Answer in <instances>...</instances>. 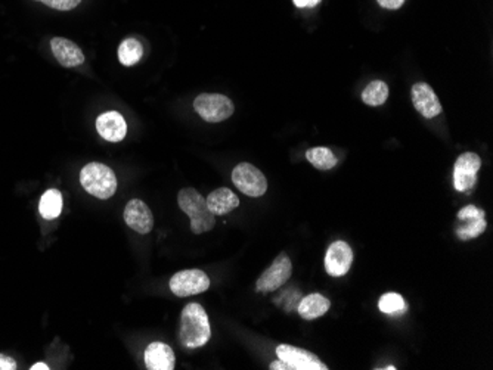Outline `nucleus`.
I'll return each instance as SVG.
<instances>
[{
    "label": "nucleus",
    "instance_id": "obj_1",
    "mask_svg": "<svg viewBox=\"0 0 493 370\" xmlns=\"http://www.w3.org/2000/svg\"><path fill=\"white\" fill-rule=\"evenodd\" d=\"M211 338L210 320L205 310L198 303H191L182 310L179 339L186 348H200L209 343Z\"/></svg>",
    "mask_w": 493,
    "mask_h": 370
},
{
    "label": "nucleus",
    "instance_id": "obj_2",
    "mask_svg": "<svg viewBox=\"0 0 493 370\" xmlns=\"http://www.w3.org/2000/svg\"><path fill=\"white\" fill-rule=\"evenodd\" d=\"M177 202H179L181 210L190 217L191 230L196 235H201L214 227V214L207 207V201L198 190L192 188L182 189L177 195Z\"/></svg>",
    "mask_w": 493,
    "mask_h": 370
},
{
    "label": "nucleus",
    "instance_id": "obj_3",
    "mask_svg": "<svg viewBox=\"0 0 493 370\" xmlns=\"http://www.w3.org/2000/svg\"><path fill=\"white\" fill-rule=\"evenodd\" d=\"M83 189L100 199H110L117 190V177L114 171L105 164L91 162L80 171Z\"/></svg>",
    "mask_w": 493,
    "mask_h": 370
},
{
    "label": "nucleus",
    "instance_id": "obj_4",
    "mask_svg": "<svg viewBox=\"0 0 493 370\" xmlns=\"http://www.w3.org/2000/svg\"><path fill=\"white\" fill-rule=\"evenodd\" d=\"M194 110L207 123H220L233 114V103L219 93H203L195 97Z\"/></svg>",
    "mask_w": 493,
    "mask_h": 370
},
{
    "label": "nucleus",
    "instance_id": "obj_5",
    "mask_svg": "<svg viewBox=\"0 0 493 370\" xmlns=\"http://www.w3.org/2000/svg\"><path fill=\"white\" fill-rule=\"evenodd\" d=\"M232 182L236 189L251 198L263 197L266 190H268V180H266L264 174L249 162H241L236 165L232 171Z\"/></svg>",
    "mask_w": 493,
    "mask_h": 370
},
{
    "label": "nucleus",
    "instance_id": "obj_6",
    "mask_svg": "<svg viewBox=\"0 0 493 370\" xmlns=\"http://www.w3.org/2000/svg\"><path fill=\"white\" fill-rule=\"evenodd\" d=\"M210 288V279L203 270H182L170 279V291L176 297L186 298L198 295Z\"/></svg>",
    "mask_w": 493,
    "mask_h": 370
},
{
    "label": "nucleus",
    "instance_id": "obj_7",
    "mask_svg": "<svg viewBox=\"0 0 493 370\" xmlns=\"http://www.w3.org/2000/svg\"><path fill=\"white\" fill-rule=\"evenodd\" d=\"M293 264L290 257L281 252L272 262V266L263 271V275L255 282L257 292H273L279 289L291 278Z\"/></svg>",
    "mask_w": 493,
    "mask_h": 370
},
{
    "label": "nucleus",
    "instance_id": "obj_8",
    "mask_svg": "<svg viewBox=\"0 0 493 370\" xmlns=\"http://www.w3.org/2000/svg\"><path fill=\"white\" fill-rule=\"evenodd\" d=\"M481 167V160L474 152H466L458 157L453 165V186L458 192H467L476 186L477 173Z\"/></svg>",
    "mask_w": 493,
    "mask_h": 370
},
{
    "label": "nucleus",
    "instance_id": "obj_9",
    "mask_svg": "<svg viewBox=\"0 0 493 370\" xmlns=\"http://www.w3.org/2000/svg\"><path fill=\"white\" fill-rule=\"evenodd\" d=\"M276 356H278V358L282 360V362L290 365V367L293 370H327L328 369L313 353L308 352V349L294 347V345L281 344L279 347H276Z\"/></svg>",
    "mask_w": 493,
    "mask_h": 370
},
{
    "label": "nucleus",
    "instance_id": "obj_10",
    "mask_svg": "<svg viewBox=\"0 0 493 370\" xmlns=\"http://www.w3.org/2000/svg\"><path fill=\"white\" fill-rule=\"evenodd\" d=\"M353 262V251L347 242H332L325 256V270L332 278H341L347 273Z\"/></svg>",
    "mask_w": 493,
    "mask_h": 370
},
{
    "label": "nucleus",
    "instance_id": "obj_11",
    "mask_svg": "<svg viewBox=\"0 0 493 370\" xmlns=\"http://www.w3.org/2000/svg\"><path fill=\"white\" fill-rule=\"evenodd\" d=\"M458 220L461 225L457 227V236L461 241H470L480 236L486 230L485 211L476 206H467L458 212Z\"/></svg>",
    "mask_w": 493,
    "mask_h": 370
},
{
    "label": "nucleus",
    "instance_id": "obj_12",
    "mask_svg": "<svg viewBox=\"0 0 493 370\" xmlns=\"http://www.w3.org/2000/svg\"><path fill=\"white\" fill-rule=\"evenodd\" d=\"M124 221L126 225L135 232L146 235L154 227V216L150 207L141 199H132L127 202L124 208Z\"/></svg>",
    "mask_w": 493,
    "mask_h": 370
},
{
    "label": "nucleus",
    "instance_id": "obj_13",
    "mask_svg": "<svg viewBox=\"0 0 493 370\" xmlns=\"http://www.w3.org/2000/svg\"><path fill=\"white\" fill-rule=\"evenodd\" d=\"M412 103L415 106L417 111L424 116V119H435L442 112V105L437 95L427 83H417L413 84L412 90Z\"/></svg>",
    "mask_w": 493,
    "mask_h": 370
},
{
    "label": "nucleus",
    "instance_id": "obj_14",
    "mask_svg": "<svg viewBox=\"0 0 493 370\" xmlns=\"http://www.w3.org/2000/svg\"><path fill=\"white\" fill-rule=\"evenodd\" d=\"M96 130L108 142H122L127 134V124L120 112L110 111L98 116Z\"/></svg>",
    "mask_w": 493,
    "mask_h": 370
},
{
    "label": "nucleus",
    "instance_id": "obj_15",
    "mask_svg": "<svg viewBox=\"0 0 493 370\" xmlns=\"http://www.w3.org/2000/svg\"><path fill=\"white\" fill-rule=\"evenodd\" d=\"M51 49L55 60L67 68H74L84 62V55L82 49L74 42L67 40L62 37H55L51 40Z\"/></svg>",
    "mask_w": 493,
    "mask_h": 370
},
{
    "label": "nucleus",
    "instance_id": "obj_16",
    "mask_svg": "<svg viewBox=\"0 0 493 370\" xmlns=\"http://www.w3.org/2000/svg\"><path fill=\"white\" fill-rule=\"evenodd\" d=\"M145 366L150 370H173L176 358L173 349L164 343H152L145 349Z\"/></svg>",
    "mask_w": 493,
    "mask_h": 370
},
{
    "label": "nucleus",
    "instance_id": "obj_17",
    "mask_svg": "<svg viewBox=\"0 0 493 370\" xmlns=\"http://www.w3.org/2000/svg\"><path fill=\"white\" fill-rule=\"evenodd\" d=\"M205 201L207 207L214 216H225V214H229L240 206V198L228 188L213 190Z\"/></svg>",
    "mask_w": 493,
    "mask_h": 370
},
{
    "label": "nucleus",
    "instance_id": "obj_18",
    "mask_svg": "<svg viewBox=\"0 0 493 370\" xmlns=\"http://www.w3.org/2000/svg\"><path fill=\"white\" fill-rule=\"evenodd\" d=\"M331 308V301L321 294H310L304 297L297 307L299 314L304 320H314L323 316Z\"/></svg>",
    "mask_w": 493,
    "mask_h": 370
},
{
    "label": "nucleus",
    "instance_id": "obj_19",
    "mask_svg": "<svg viewBox=\"0 0 493 370\" xmlns=\"http://www.w3.org/2000/svg\"><path fill=\"white\" fill-rule=\"evenodd\" d=\"M38 211L46 220H55L62 211V195L56 189H49L43 193L38 204Z\"/></svg>",
    "mask_w": 493,
    "mask_h": 370
},
{
    "label": "nucleus",
    "instance_id": "obj_20",
    "mask_svg": "<svg viewBox=\"0 0 493 370\" xmlns=\"http://www.w3.org/2000/svg\"><path fill=\"white\" fill-rule=\"evenodd\" d=\"M118 61H120L124 66H132L139 62L144 56V47L139 40H136L133 37L126 38L118 46Z\"/></svg>",
    "mask_w": 493,
    "mask_h": 370
},
{
    "label": "nucleus",
    "instance_id": "obj_21",
    "mask_svg": "<svg viewBox=\"0 0 493 370\" xmlns=\"http://www.w3.org/2000/svg\"><path fill=\"white\" fill-rule=\"evenodd\" d=\"M306 158L318 170H331L337 164V158L332 153L331 149L318 146V148H312L306 152Z\"/></svg>",
    "mask_w": 493,
    "mask_h": 370
},
{
    "label": "nucleus",
    "instance_id": "obj_22",
    "mask_svg": "<svg viewBox=\"0 0 493 370\" xmlns=\"http://www.w3.org/2000/svg\"><path fill=\"white\" fill-rule=\"evenodd\" d=\"M389 87L384 82L376 80L369 83L362 93V101L369 106H380L387 101Z\"/></svg>",
    "mask_w": 493,
    "mask_h": 370
},
{
    "label": "nucleus",
    "instance_id": "obj_23",
    "mask_svg": "<svg viewBox=\"0 0 493 370\" xmlns=\"http://www.w3.org/2000/svg\"><path fill=\"white\" fill-rule=\"evenodd\" d=\"M378 308L386 314L402 316L406 311V303L403 297L396 294V292H389V294H384L380 298Z\"/></svg>",
    "mask_w": 493,
    "mask_h": 370
},
{
    "label": "nucleus",
    "instance_id": "obj_24",
    "mask_svg": "<svg viewBox=\"0 0 493 370\" xmlns=\"http://www.w3.org/2000/svg\"><path fill=\"white\" fill-rule=\"evenodd\" d=\"M41 2L49 8L58 9V11H71L82 0H41Z\"/></svg>",
    "mask_w": 493,
    "mask_h": 370
},
{
    "label": "nucleus",
    "instance_id": "obj_25",
    "mask_svg": "<svg viewBox=\"0 0 493 370\" xmlns=\"http://www.w3.org/2000/svg\"><path fill=\"white\" fill-rule=\"evenodd\" d=\"M16 362L11 356L0 354V370H15Z\"/></svg>",
    "mask_w": 493,
    "mask_h": 370
},
{
    "label": "nucleus",
    "instance_id": "obj_26",
    "mask_svg": "<svg viewBox=\"0 0 493 370\" xmlns=\"http://www.w3.org/2000/svg\"><path fill=\"white\" fill-rule=\"evenodd\" d=\"M378 5L386 8V9H399L403 3H405V0H377Z\"/></svg>",
    "mask_w": 493,
    "mask_h": 370
},
{
    "label": "nucleus",
    "instance_id": "obj_27",
    "mask_svg": "<svg viewBox=\"0 0 493 370\" xmlns=\"http://www.w3.org/2000/svg\"><path fill=\"white\" fill-rule=\"evenodd\" d=\"M293 2L297 8H313L317 6L321 0H293Z\"/></svg>",
    "mask_w": 493,
    "mask_h": 370
},
{
    "label": "nucleus",
    "instance_id": "obj_28",
    "mask_svg": "<svg viewBox=\"0 0 493 370\" xmlns=\"http://www.w3.org/2000/svg\"><path fill=\"white\" fill-rule=\"evenodd\" d=\"M269 369H271V370H293V369L290 367V365L282 362V360H276V362L271 363Z\"/></svg>",
    "mask_w": 493,
    "mask_h": 370
},
{
    "label": "nucleus",
    "instance_id": "obj_29",
    "mask_svg": "<svg viewBox=\"0 0 493 370\" xmlns=\"http://www.w3.org/2000/svg\"><path fill=\"white\" fill-rule=\"evenodd\" d=\"M30 369H32V370H49V366L46 363H36Z\"/></svg>",
    "mask_w": 493,
    "mask_h": 370
}]
</instances>
